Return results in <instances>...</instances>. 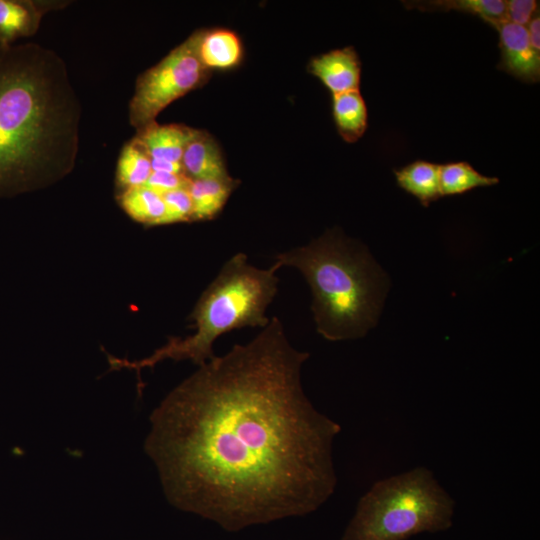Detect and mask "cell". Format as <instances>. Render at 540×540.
Masks as SVG:
<instances>
[{
    "label": "cell",
    "instance_id": "obj_1",
    "mask_svg": "<svg viewBox=\"0 0 540 540\" xmlns=\"http://www.w3.org/2000/svg\"><path fill=\"white\" fill-rule=\"evenodd\" d=\"M308 358L273 317L165 397L145 451L170 504L236 532L310 514L332 496L341 428L304 393Z\"/></svg>",
    "mask_w": 540,
    "mask_h": 540
},
{
    "label": "cell",
    "instance_id": "obj_2",
    "mask_svg": "<svg viewBox=\"0 0 540 540\" xmlns=\"http://www.w3.org/2000/svg\"><path fill=\"white\" fill-rule=\"evenodd\" d=\"M81 112L55 51L0 45V198L46 188L74 169Z\"/></svg>",
    "mask_w": 540,
    "mask_h": 540
},
{
    "label": "cell",
    "instance_id": "obj_3",
    "mask_svg": "<svg viewBox=\"0 0 540 540\" xmlns=\"http://www.w3.org/2000/svg\"><path fill=\"white\" fill-rule=\"evenodd\" d=\"M280 268L294 267L312 292L317 332L329 341L363 337L376 325L386 278L371 255L338 230L275 255Z\"/></svg>",
    "mask_w": 540,
    "mask_h": 540
},
{
    "label": "cell",
    "instance_id": "obj_4",
    "mask_svg": "<svg viewBox=\"0 0 540 540\" xmlns=\"http://www.w3.org/2000/svg\"><path fill=\"white\" fill-rule=\"evenodd\" d=\"M279 269L276 263L258 268L249 263L245 253L234 254L199 297L190 315L195 329L192 335L172 337L140 360L107 355L111 369H133L139 374L167 359L203 365L215 356L213 344L221 335L244 327L264 328L269 323L266 310L278 291Z\"/></svg>",
    "mask_w": 540,
    "mask_h": 540
},
{
    "label": "cell",
    "instance_id": "obj_5",
    "mask_svg": "<svg viewBox=\"0 0 540 540\" xmlns=\"http://www.w3.org/2000/svg\"><path fill=\"white\" fill-rule=\"evenodd\" d=\"M456 503L434 473L419 466L378 480L359 499L341 540H407L453 525Z\"/></svg>",
    "mask_w": 540,
    "mask_h": 540
},
{
    "label": "cell",
    "instance_id": "obj_6",
    "mask_svg": "<svg viewBox=\"0 0 540 540\" xmlns=\"http://www.w3.org/2000/svg\"><path fill=\"white\" fill-rule=\"evenodd\" d=\"M202 33L203 29L194 31L138 76L129 103V122L136 132L156 122L172 102L208 81L211 71L201 63L198 53Z\"/></svg>",
    "mask_w": 540,
    "mask_h": 540
},
{
    "label": "cell",
    "instance_id": "obj_7",
    "mask_svg": "<svg viewBox=\"0 0 540 540\" xmlns=\"http://www.w3.org/2000/svg\"><path fill=\"white\" fill-rule=\"evenodd\" d=\"M499 33V70L528 84L540 79V53L531 46L526 27L504 22L495 28Z\"/></svg>",
    "mask_w": 540,
    "mask_h": 540
},
{
    "label": "cell",
    "instance_id": "obj_8",
    "mask_svg": "<svg viewBox=\"0 0 540 540\" xmlns=\"http://www.w3.org/2000/svg\"><path fill=\"white\" fill-rule=\"evenodd\" d=\"M71 2L63 0H0V45L10 46L21 38L32 37L42 18Z\"/></svg>",
    "mask_w": 540,
    "mask_h": 540
},
{
    "label": "cell",
    "instance_id": "obj_9",
    "mask_svg": "<svg viewBox=\"0 0 540 540\" xmlns=\"http://www.w3.org/2000/svg\"><path fill=\"white\" fill-rule=\"evenodd\" d=\"M307 68L332 95L359 90L361 61L352 46L315 56L309 61Z\"/></svg>",
    "mask_w": 540,
    "mask_h": 540
},
{
    "label": "cell",
    "instance_id": "obj_10",
    "mask_svg": "<svg viewBox=\"0 0 540 540\" xmlns=\"http://www.w3.org/2000/svg\"><path fill=\"white\" fill-rule=\"evenodd\" d=\"M198 129L184 124L154 122L134 136L144 146L151 159L181 162L184 150Z\"/></svg>",
    "mask_w": 540,
    "mask_h": 540
},
{
    "label": "cell",
    "instance_id": "obj_11",
    "mask_svg": "<svg viewBox=\"0 0 540 540\" xmlns=\"http://www.w3.org/2000/svg\"><path fill=\"white\" fill-rule=\"evenodd\" d=\"M181 163L184 173L190 179L230 176L218 143L207 131L198 129L195 136L187 144Z\"/></svg>",
    "mask_w": 540,
    "mask_h": 540
},
{
    "label": "cell",
    "instance_id": "obj_12",
    "mask_svg": "<svg viewBox=\"0 0 540 540\" xmlns=\"http://www.w3.org/2000/svg\"><path fill=\"white\" fill-rule=\"evenodd\" d=\"M198 53L201 63L210 71L232 69L242 61L243 46L239 36L232 30L203 29Z\"/></svg>",
    "mask_w": 540,
    "mask_h": 540
},
{
    "label": "cell",
    "instance_id": "obj_13",
    "mask_svg": "<svg viewBox=\"0 0 540 540\" xmlns=\"http://www.w3.org/2000/svg\"><path fill=\"white\" fill-rule=\"evenodd\" d=\"M239 181L226 178L191 179L188 191L192 201V221L212 220L224 208Z\"/></svg>",
    "mask_w": 540,
    "mask_h": 540
},
{
    "label": "cell",
    "instance_id": "obj_14",
    "mask_svg": "<svg viewBox=\"0 0 540 540\" xmlns=\"http://www.w3.org/2000/svg\"><path fill=\"white\" fill-rule=\"evenodd\" d=\"M440 165L426 160H416L394 170L397 185L428 207L441 198Z\"/></svg>",
    "mask_w": 540,
    "mask_h": 540
},
{
    "label": "cell",
    "instance_id": "obj_15",
    "mask_svg": "<svg viewBox=\"0 0 540 540\" xmlns=\"http://www.w3.org/2000/svg\"><path fill=\"white\" fill-rule=\"evenodd\" d=\"M407 9L422 12L456 11L479 17L496 28L506 21L505 0H409L401 1Z\"/></svg>",
    "mask_w": 540,
    "mask_h": 540
},
{
    "label": "cell",
    "instance_id": "obj_16",
    "mask_svg": "<svg viewBox=\"0 0 540 540\" xmlns=\"http://www.w3.org/2000/svg\"><path fill=\"white\" fill-rule=\"evenodd\" d=\"M332 114L336 129L344 141L354 143L364 135L368 113L360 90L332 95Z\"/></svg>",
    "mask_w": 540,
    "mask_h": 540
},
{
    "label": "cell",
    "instance_id": "obj_17",
    "mask_svg": "<svg viewBox=\"0 0 540 540\" xmlns=\"http://www.w3.org/2000/svg\"><path fill=\"white\" fill-rule=\"evenodd\" d=\"M117 201L134 221L146 226L164 225L166 207L162 195L139 186L119 191Z\"/></svg>",
    "mask_w": 540,
    "mask_h": 540
},
{
    "label": "cell",
    "instance_id": "obj_18",
    "mask_svg": "<svg viewBox=\"0 0 540 540\" xmlns=\"http://www.w3.org/2000/svg\"><path fill=\"white\" fill-rule=\"evenodd\" d=\"M152 173L151 157L133 137L122 147L116 166L115 183L119 191L144 186Z\"/></svg>",
    "mask_w": 540,
    "mask_h": 540
},
{
    "label": "cell",
    "instance_id": "obj_19",
    "mask_svg": "<svg viewBox=\"0 0 540 540\" xmlns=\"http://www.w3.org/2000/svg\"><path fill=\"white\" fill-rule=\"evenodd\" d=\"M441 196L465 194L479 187L498 184L497 177L481 174L466 161L449 162L440 165L439 171Z\"/></svg>",
    "mask_w": 540,
    "mask_h": 540
},
{
    "label": "cell",
    "instance_id": "obj_20",
    "mask_svg": "<svg viewBox=\"0 0 540 540\" xmlns=\"http://www.w3.org/2000/svg\"><path fill=\"white\" fill-rule=\"evenodd\" d=\"M166 214L164 224L192 221V201L187 188H180L162 194Z\"/></svg>",
    "mask_w": 540,
    "mask_h": 540
},
{
    "label": "cell",
    "instance_id": "obj_21",
    "mask_svg": "<svg viewBox=\"0 0 540 540\" xmlns=\"http://www.w3.org/2000/svg\"><path fill=\"white\" fill-rule=\"evenodd\" d=\"M536 0H505L506 21L526 27L539 10Z\"/></svg>",
    "mask_w": 540,
    "mask_h": 540
},
{
    "label": "cell",
    "instance_id": "obj_22",
    "mask_svg": "<svg viewBox=\"0 0 540 540\" xmlns=\"http://www.w3.org/2000/svg\"><path fill=\"white\" fill-rule=\"evenodd\" d=\"M190 180L185 174L152 171L144 186L162 195L172 190L187 188Z\"/></svg>",
    "mask_w": 540,
    "mask_h": 540
},
{
    "label": "cell",
    "instance_id": "obj_23",
    "mask_svg": "<svg viewBox=\"0 0 540 540\" xmlns=\"http://www.w3.org/2000/svg\"><path fill=\"white\" fill-rule=\"evenodd\" d=\"M152 171L185 174L181 162H172L161 159H151ZM186 175V174H185Z\"/></svg>",
    "mask_w": 540,
    "mask_h": 540
},
{
    "label": "cell",
    "instance_id": "obj_24",
    "mask_svg": "<svg viewBox=\"0 0 540 540\" xmlns=\"http://www.w3.org/2000/svg\"><path fill=\"white\" fill-rule=\"evenodd\" d=\"M527 34L529 37V41L531 46L540 53V16H539V10L535 13V15L532 17L530 22L528 23Z\"/></svg>",
    "mask_w": 540,
    "mask_h": 540
}]
</instances>
